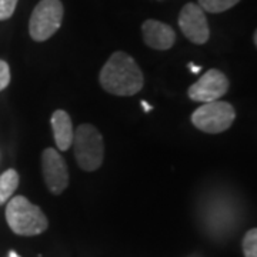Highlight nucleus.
<instances>
[{
  "label": "nucleus",
  "instance_id": "9",
  "mask_svg": "<svg viewBox=\"0 0 257 257\" xmlns=\"http://www.w3.org/2000/svg\"><path fill=\"white\" fill-rule=\"evenodd\" d=\"M142 33L145 43L155 50H169L176 42L175 30L169 25L155 19H149L143 23Z\"/></svg>",
  "mask_w": 257,
  "mask_h": 257
},
{
  "label": "nucleus",
  "instance_id": "14",
  "mask_svg": "<svg viewBox=\"0 0 257 257\" xmlns=\"http://www.w3.org/2000/svg\"><path fill=\"white\" fill-rule=\"evenodd\" d=\"M19 0H0V20H8L15 13Z\"/></svg>",
  "mask_w": 257,
  "mask_h": 257
},
{
  "label": "nucleus",
  "instance_id": "6",
  "mask_svg": "<svg viewBox=\"0 0 257 257\" xmlns=\"http://www.w3.org/2000/svg\"><path fill=\"white\" fill-rule=\"evenodd\" d=\"M229 90V79L226 74L217 69H210L203 74L197 82L192 84L187 90L189 97L193 101L209 103L219 100Z\"/></svg>",
  "mask_w": 257,
  "mask_h": 257
},
{
  "label": "nucleus",
  "instance_id": "13",
  "mask_svg": "<svg viewBox=\"0 0 257 257\" xmlns=\"http://www.w3.org/2000/svg\"><path fill=\"white\" fill-rule=\"evenodd\" d=\"M244 257H257V230L251 229L243 237Z\"/></svg>",
  "mask_w": 257,
  "mask_h": 257
},
{
  "label": "nucleus",
  "instance_id": "3",
  "mask_svg": "<svg viewBox=\"0 0 257 257\" xmlns=\"http://www.w3.org/2000/svg\"><path fill=\"white\" fill-rule=\"evenodd\" d=\"M72 146L76 162L82 170L94 172L100 167L104 159V143L100 132L93 124L83 123L74 130Z\"/></svg>",
  "mask_w": 257,
  "mask_h": 257
},
{
  "label": "nucleus",
  "instance_id": "4",
  "mask_svg": "<svg viewBox=\"0 0 257 257\" xmlns=\"http://www.w3.org/2000/svg\"><path fill=\"white\" fill-rule=\"evenodd\" d=\"M64 8L60 0H40L29 20V33L35 42H45L59 30Z\"/></svg>",
  "mask_w": 257,
  "mask_h": 257
},
{
  "label": "nucleus",
  "instance_id": "10",
  "mask_svg": "<svg viewBox=\"0 0 257 257\" xmlns=\"http://www.w3.org/2000/svg\"><path fill=\"white\" fill-rule=\"evenodd\" d=\"M50 124H52V130H53V138H55L56 145L59 150H69V147L73 143L74 130L73 124H72V119L70 116L64 110H57L52 114L50 119Z\"/></svg>",
  "mask_w": 257,
  "mask_h": 257
},
{
  "label": "nucleus",
  "instance_id": "11",
  "mask_svg": "<svg viewBox=\"0 0 257 257\" xmlns=\"http://www.w3.org/2000/svg\"><path fill=\"white\" fill-rule=\"evenodd\" d=\"M19 186V175L15 169L6 170L0 175V206L9 202Z\"/></svg>",
  "mask_w": 257,
  "mask_h": 257
},
{
  "label": "nucleus",
  "instance_id": "2",
  "mask_svg": "<svg viewBox=\"0 0 257 257\" xmlns=\"http://www.w3.org/2000/svg\"><path fill=\"white\" fill-rule=\"evenodd\" d=\"M6 221L19 236H37L49 227L46 214L25 196H15L6 206Z\"/></svg>",
  "mask_w": 257,
  "mask_h": 257
},
{
  "label": "nucleus",
  "instance_id": "18",
  "mask_svg": "<svg viewBox=\"0 0 257 257\" xmlns=\"http://www.w3.org/2000/svg\"><path fill=\"white\" fill-rule=\"evenodd\" d=\"M9 257H19V256H18V254H16V253H15V251H10Z\"/></svg>",
  "mask_w": 257,
  "mask_h": 257
},
{
  "label": "nucleus",
  "instance_id": "16",
  "mask_svg": "<svg viewBox=\"0 0 257 257\" xmlns=\"http://www.w3.org/2000/svg\"><path fill=\"white\" fill-rule=\"evenodd\" d=\"M189 67H190V69H192V72L193 73H199V72H200V67H199V66H194V64H189Z\"/></svg>",
  "mask_w": 257,
  "mask_h": 257
},
{
  "label": "nucleus",
  "instance_id": "17",
  "mask_svg": "<svg viewBox=\"0 0 257 257\" xmlns=\"http://www.w3.org/2000/svg\"><path fill=\"white\" fill-rule=\"evenodd\" d=\"M142 106L145 107V111H150V110H152V106H150V104H149L147 101H142Z\"/></svg>",
  "mask_w": 257,
  "mask_h": 257
},
{
  "label": "nucleus",
  "instance_id": "15",
  "mask_svg": "<svg viewBox=\"0 0 257 257\" xmlns=\"http://www.w3.org/2000/svg\"><path fill=\"white\" fill-rule=\"evenodd\" d=\"M10 83V67L5 60H0V92L5 90Z\"/></svg>",
  "mask_w": 257,
  "mask_h": 257
},
{
  "label": "nucleus",
  "instance_id": "1",
  "mask_svg": "<svg viewBox=\"0 0 257 257\" xmlns=\"http://www.w3.org/2000/svg\"><path fill=\"white\" fill-rule=\"evenodd\" d=\"M100 86L114 96H133L143 89L145 77L136 60L124 52H114L101 67Z\"/></svg>",
  "mask_w": 257,
  "mask_h": 257
},
{
  "label": "nucleus",
  "instance_id": "8",
  "mask_svg": "<svg viewBox=\"0 0 257 257\" xmlns=\"http://www.w3.org/2000/svg\"><path fill=\"white\" fill-rule=\"evenodd\" d=\"M42 172L50 193L62 194L69 186V172L64 159L53 147H47L42 153Z\"/></svg>",
  "mask_w": 257,
  "mask_h": 257
},
{
  "label": "nucleus",
  "instance_id": "12",
  "mask_svg": "<svg viewBox=\"0 0 257 257\" xmlns=\"http://www.w3.org/2000/svg\"><path fill=\"white\" fill-rule=\"evenodd\" d=\"M240 0H199V6L209 13H223L234 8Z\"/></svg>",
  "mask_w": 257,
  "mask_h": 257
},
{
  "label": "nucleus",
  "instance_id": "5",
  "mask_svg": "<svg viewBox=\"0 0 257 257\" xmlns=\"http://www.w3.org/2000/svg\"><path fill=\"white\" fill-rule=\"evenodd\" d=\"M234 119H236L234 107L227 101L221 100L203 103L192 114V123L194 124V127L210 135L226 132L233 124Z\"/></svg>",
  "mask_w": 257,
  "mask_h": 257
},
{
  "label": "nucleus",
  "instance_id": "7",
  "mask_svg": "<svg viewBox=\"0 0 257 257\" xmlns=\"http://www.w3.org/2000/svg\"><path fill=\"white\" fill-rule=\"evenodd\" d=\"M179 28L184 36L194 45H204L210 37L206 13L199 5L194 3H187L180 10Z\"/></svg>",
  "mask_w": 257,
  "mask_h": 257
}]
</instances>
